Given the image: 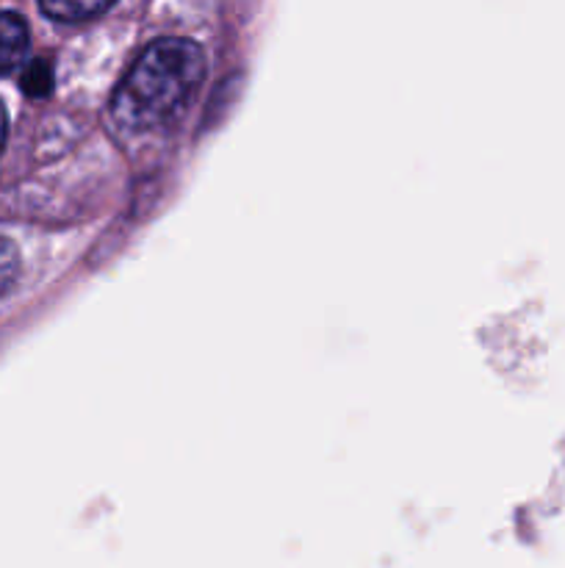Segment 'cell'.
<instances>
[{
  "label": "cell",
  "mask_w": 565,
  "mask_h": 568,
  "mask_svg": "<svg viewBox=\"0 0 565 568\" xmlns=\"http://www.w3.org/2000/svg\"><path fill=\"white\" fill-rule=\"evenodd\" d=\"M205 75L203 50L188 39H158L127 70L114 92L111 114L125 131L172 125Z\"/></svg>",
  "instance_id": "1"
},
{
  "label": "cell",
  "mask_w": 565,
  "mask_h": 568,
  "mask_svg": "<svg viewBox=\"0 0 565 568\" xmlns=\"http://www.w3.org/2000/svg\"><path fill=\"white\" fill-rule=\"evenodd\" d=\"M28 26L14 11H0V75H9L28 55Z\"/></svg>",
  "instance_id": "2"
},
{
  "label": "cell",
  "mask_w": 565,
  "mask_h": 568,
  "mask_svg": "<svg viewBox=\"0 0 565 568\" xmlns=\"http://www.w3.org/2000/svg\"><path fill=\"white\" fill-rule=\"evenodd\" d=\"M114 3L116 0H39L44 14L61 22L92 20V17L103 14V11L111 9Z\"/></svg>",
  "instance_id": "3"
},
{
  "label": "cell",
  "mask_w": 565,
  "mask_h": 568,
  "mask_svg": "<svg viewBox=\"0 0 565 568\" xmlns=\"http://www.w3.org/2000/svg\"><path fill=\"white\" fill-rule=\"evenodd\" d=\"M22 89H25L31 98H44V94L53 89V67H50V61H31L25 75H22Z\"/></svg>",
  "instance_id": "4"
},
{
  "label": "cell",
  "mask_w": 565,
  "mask_h": 568,
  "mask_svg": "<svg viewBox=\"0 0 565 568\" xmlns=\"http://www.w3.org/2000/svg\"><path fill=\"white\" fill-rule=\"evenodd\" d=\"M20 275V253L9 239L0 236V294L9 292Z\"/></svg>",
  "instance_id": "5"
},
{
  "label": "cell",
  "mask_w": 565,
  "mask_h": 568,
  "mask_svg": "<svg viewBox=\"0 0 565 568\" xmlns=\"http://www.w3.org/2000/svg\"><path fill=\"white\" fill-rule=\"evenodd\" d=\"M6 133H9V120H6V109L3 103H0V150H3L6 144Z\"/></svg>",
  "instance_id": "6"
}]
</instances>
